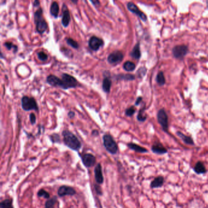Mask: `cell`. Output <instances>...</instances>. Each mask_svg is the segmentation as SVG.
Listing matches in <instances>:
<instances>
[{"label": "cell", "mask_w": 208, "mask_h": 208, "mask_svg": "<svg viewBox=\"0 0 208 208\" xmlns=\"http://www.w3.org/2000/svg\"><path fill=\"white\" fill-rule=\"evenodd\" d=\"M144 110H145L144 108H142V109H141L139 110L138 115V117H137L138 120V121H139L143 122L147 119V115H145Z\"/></svg>", "instance_id": "f546056e"}, {"label": "cell", "mask_w": 208, "mask_h": 208, "mask_svg": "<svg viewBox=\"0 0 208 208\" xmlns=\"http://www.w3.org/2000/svg\"><path fill=\"white\" fill-rule=\"evenodd\" d=\"M90 2L96 8H97L98 6H99V5H100V2H99V1H97H97H90Z\"/></svg>", "instance_id": "f35d334b"}, {"label": "cell", "mask_w": 208, "mask_h": 208, "mask_svg": "<svg viewBox=\"0 0 208 208\" xmlns=\"http://www.w3.org/2000/svg\"><path fill=\"white\" fill-rule=\"evenodd\" d=\"M38 59L42 61H45L48 59V55L43 51H40L37 54Z\"/></svg>", "instance_id": "836d02e7"}, {"label": "cell", "mask_w": 208, "mask_h": 208, "mask_svg": "<svg viewBox=\"0 0 208 208\" xmlns=\"http://www.w3.org/2000/svg\"><path fill=\"white\" fill-rule=\"evenodd\" d=\"M112 86V81L108 77L104 78L102 83V89L103 90L107 93H109Z\"/></svg>", "instance_id": "603a6c76"}, {"label": "cell", "mask_w": 208, "mask_h": 208, "mask_svg": "<svg viewBox=\"0 0 208 208\" xmlns=\"http://www.w3.org/2000/svg\"><path fill=\"white\" fill-rule=\"evenodd\" d=\"M30 122L31 123V125H34L36 124V115L34 113H31L30 114Z\"/></svg>", "instance_id": "8d00e7d4"}, {"label": "cell", "mask_w": 208, "mask_h": 208, "mask_svg": "<svg viewBox=\"0 0 208 208\" xmlns=\"http://www.w3.org/2000/svg\"><path fill=\"white\" fill-rule=\"evenodd\" d=\"M124 58V55L120 51H115L111 53L108 57V62L111 65L119 64Z\"/></svg>", "instance_id": "ba28073f"}, {"label": "cell", "mask_w": 208, "mask_h": 208, "mask_svg": "<svg viewBox=\"0 0 208 208\" xmlns=\"http://www.w3.org/2000/svg\"><path fill=\"white\" fill-rule=\"evenodd\" d=\"M50 140L53 143L60 142V136L58 134H53L50 136Z\"/></svg>", "instance_id": "e575fe53"}, {"label": "cell", "mask_w": 208, "mask_h": 208, "mask_svg": "<svg viewBox=\"0 0 208 208\" xmlns=\"http://www.w3.org/2000/svg\"><path fill=\"white\" fill-rule=\"evenodd\" d=\"M50 14L54 17L55 19H57L59 16V6L58 3L56 1L52 2L50 6Z\"/></svg>", "instance_id": "d6986e66"}, {"label": "cell", "mask_w": 208, "mask_h": 208, "mask_svg": "<svg viewBox=\"0 0 208 208\" xmlns=\"http://www.w3.org/2000/svg\"><path fill=\"white\" fill-rule=\"evenodd\" d=\"M95 190H96L98 195H102V190H101V188H100L99 184H95Z\"/></svg>", "instance_id": "74e56055"}, {"label": "cell", "mask_w": 208, "mask_h": 208, "mask_svg": "<svg viewBox=\"0 0 208 208\" xmlns=\"http://www.w3.org/2000/svg\"><path fill=\"white\" fill-rule=\"evenodd\" d=\"M207 7H208V1H207Z\"/></svg>", "instance_id": "f6af8a7d"}, {"label": "cell", "mask_w": 208, "mask_h": 208, "mask_svg": "<svg viewBox=\"0 0 208 208\" xmlns=\"http://www.w3.org/2000/svg\"><path fill=\"white\" fill-rule=\"evenodd\" d=\"M62 25L64 28H67L69 25L71 17L70 11L65 4H63L62 8Z\"/></svg>", "instance_id": "7c38bea8"}, {"label": "cell", "mask_w": 208, "mask_h": 208, "mask_svg": "<svg viewBox=\"0 0 208 208\" xmlns=\"http://www.w3.org/2000/svg\"><path fill=\"white\" fill-rule=\"evenodd\" d=\"M127 146L128 147L129 149L137 152V153H147L148 150L144 147H142L140 146L139 145L134 143H128L127 144Z\"/></svg>", "instance_id": "ffe728a7"}, {"label": "cell", "mask_w": 208, "mask_h": 208, "mask_svg": "<svg viewBox=\"0 0 208 208\" xmlns=\"http://www.w3.org/2000/svg\"><path fill=\"white\" fill-rule=\"evenodd\" d=\"M47 82L51 86L58 87L60 88L62 87V79H60L55 75H50L49 76H48L47 78Z\"/></svg>", "instance_id": "9a60e30c"}, {"label": "cell", "mask_w": 208, "mask_h": 208, "mask_svg": "<svg viewBox=\"0 0 208 208\" xmlns=\"http://www.w3.org/2000/svg\"><path fill=\"white\" fill-rule=\"evenodd\" d=\"M38 197H44V198L50 199V195L48 192H47L45 190L42 188L38 192Z\"/></svg>", "instance_id": "1f68e13d"}, {"label": "cell", "mask_w": 208, "mask_h": 208, "mask_svg": "<svg viewBox=\"0 0 208 208\" xmlns=\"http://www.w3.org/2000/svg\"><path fill=\"white\" fill-rule=\"evenodd\" d=\"M123 69L125 70L126 71L128 72H131L134 71L135 69H136V65L135 64H134L131 61H126L123 64Z\"/></svg>", "instance_id": "d4e9b609"}, {"label": "cell", "mask_w": 208, "mask_h": 208, "mask_svg": "<svg viewBox=\"0 0 208 208\" xmlns=\"http://www.w3.org/2000/svg\"><path fill=\"white\" fill-rule=\"evenodd\" d=\"M103 145L106 149L112 155H115L119 151L117 143L110 134H104L103 137Z\"/></svg>", "instance_id": "3957f363"}, {"label": "cell", "mask_w": 208, "mask_h": 208, "mask_svg": "<svg viewBox=\"0 0 208 208\" xmlns=\"http://www.w3.org/2000/svg\"><path fill=\"white\" fill-rule=\"evenodd\" d=\"M34 23L36 24V29L40 34H43L48 30V24L43 17V10L41 8L35 11L34 14Z\"/></svg>", "instance_id": "7a4b0ae2"}, {"label": "cell", "mask_w": 208, "mask_h": 208, "mask_svg": "<svg viewBox=\"0 0 208 208\" xmlns=\"http://www.w3.org/2000/svg\"><path fill=\"white\" fill-rule=\"evenodd\" d=\"M115 79L117 80L132 81L135 79V76L131 74H119L115 75Z\"/></svg>", "instance_id": "cb8c5ba5"}, {"label": "cell", "mask_w": 208, "mask_h": 208, "mask_svg": "<svg viewBox=\"0 0 208 208\" xmlns=\"http://www.w3.org/2000/svg\"><path fill=\"white\" fill-rule=\"evenodd\" d=\"M61 79L62 81L61 89L64 90L69 89L70 88H75L78 87L79 84L78 81L75 77L67 73H63L62 75Z\"/></svg>", "instance_id": "277c9868"}, {"label": "cell", "mask_w": 208, "mask_h": 208, "mask_svg": "<svg viewBox=\"0 0 208 208\" xmlns=\"http://www.w3.org/2000/svg\"><path fill=\"white\" fill-rule=\"evenodd\" d=\"M194 171L198 175L205 174L207 172V170L205 166L204 163L201 161H198L196 163L194 168Z\"/></svg>", "instance_id": "ac0fdd59"}, {"label": "cell", "mask_w": 208, "mask_h": 208, "mask_svg": "<svg viewBox=\"0 0 208 208\" xmlns=\"http://www.w3.org/2000/svg\"><path fill=\"white\" fill-rule=\"evenodd\" d=\"M21 107L25 111H30L31 110H34L36 112H39V107L36 100L33 97H29L28 96H24L21 98Z\"/></svg>", "instance_id": "5b68a950"}, {"label": "cell", "mask_w": 208, "mask_h": 208, "mask_svg": "<svg viewBox=\"0 0 208 208\" xmlns=\"http://www.w3.org/2000/svg\"><path fill=\"white\" fill-rule=\"evenodd\" d=\"M62 135L64 144L69 149L74 151H78L81 148L82 144L81 142L71 131L67 129L64 130L62 132Z\"/></svg>", "instance_id": "6da1fadb"}, {"label": "cell", "mask_w": 208, "mask_h": 208, "mask_svg": "<svg viewBox=\"0 0 208 208\" xmlns=\"http://www.w3.org/2000/svg\"><path fill=\"white\" fill-rule=\"evenodd\" d=\"M4 45L8 49V50H11L12 48H14V53H17V51H18V47H17V45H14L12 42H5L4 43Z\"/></svg>", "instance_id": "4dcf8cb0"}, {"label": "cell", "mask_w": 208, "mask_h": 208, "mask_svg": "<svg viewBox=\"0 0 208 208\" xmlns=\"http://www.w3.org/2000/svg\"><path fill=\"white\" fill-rule=\"evenodd\" d=\"M39 6L40 2L39 1L36 0V1H34L33 2V6H34V8H36V7H39Z\"/></svg>", "instance_id": "b9f144b4"}, {"label": "cell", "mask_w": 208, "mask_h": 208, "mask_svg": "<svg viewBox=\"0 0 208 208\" xmlns=\"http://www.w3.org/2000/svg\"><path fill=\"white\" fill-rule=\"evenodd\" d=\"M72 2L73 3H77V1H72Z\"/></svg>", "instance_id": "ee69618b"}, {"label": "cell", "mask_w": 208, "mask_h": 208, "mask_svg": "<svg viewBox=\"0 0 208 208\" xmlns=\"http://www.w3.org/2000/svg\"><path fill=\"white\" fill-rule=\"evenodd\" d=\"M75 114L73 111H70L68 113V116L70 119H73L75 117Z\"/></svg>", "instance_id": "ab89813d"}, {"label": "cell", "mask_w": 208, "mask_h": 208, "mask_svg": "<svg viewBox=\"0 0 208 208\" xmlns=\"http://www.w3.org/2000/svg\"><path fill=\"white\" fill-rule=\"evenodd\" d=\"M136 112V108L134 106H131L125 110V114L128 117L132 116Z\"/></svg>", "instance_id": "d6a6232c"}, {"label": "cell", "mask_w": 208, "mask_h": 208, "mask_svg": "<svg viewBox=\"0 0 208 208\" xmlns=\"http://www.w3.org/2000/svg\"><path fill=\"white\" fill-rule=\"evenodd\" d=\"M146 71H147V69L144 67H141L139 69V70L138 71V76L140 77V78H142L146 73Z\"/></svg>", "instance_id": "d590c367"}, {"label": "cell", "mask_w": 208, "mask_h": 208, "mask_svg": "<svg viewBox=\"0 0 208 208\" xmlns=\"http://www.w3.org/2000/svg\"><path fill=\"white\" fill-rule=\"evenodd\" d=\"M157 117L158 123L162 128V129L166 132H167L169 129V119L167 114L164 109H161L159 110Z\"/></svg>", "instance_id": "8992f818"}, {"label": "cell", "mask_w": 208, "mask_h": 208, "mask_svg": "<svg viewBox=\"0 0 208 208\" xmlns=\"http://www.w3.org/2000/svg\"><path fill=\"white\" fill-rule=\"evenodd\" d=\"M95 178L97 184H102L104 182V177L102 171V167L100 164H98L94 170Z\"/></svg>", "instance_id": "5bb4252c"}, {"label": "cell", "mask_w": 208, "mask_h": 208, "mask_svg": "<svg viewBox=\"0 0 208 208\" xmlns=\"http://www.w3.org/2000/svg\"><path fill=\"white\" fill-rule=\"evenodd\" d=\"M98 131L97 130H93L92 131V135L93 136H98Z\"/></svg>", "instance_id": "7bdbcfd3"}, {"label": "cell", "mask_w": 208, "mask_h": 208, "mask_svg": "<svg viewBox=\"0 0 208 208\" xmlns=\"http://www.w3.org/2000/svg\"><path fill=\"white\" fill-rule=\"evenodd\" d=\"M81 158L84 166L87 168L92 167L96 164L97 162L95 156L90 153L84 154L82 156H81Z\"/></svg>", "instance_id": "8fae6325"}, {"label": "cell", "mask_w": 208, "mask_h": 208, "mask_svg": "<svg viewBox=\"0 0 208 208\" xmlns=\"http://www.w3.org/2000/svg\"><path fill=\"white\" fill-rule=\"evenodd\" d=\"M164 183V178L162 176H158L151 181L150 184V188H159L163 186Z\"/></svg>", "instance_id": "e0dca14e"}, {"label": "cell", "mask_w": 208, "mask_h": 208, "mask_svg": "<svg viewBox=\"0 0 208 208\" xmlns=\"http://www.w3.org/2000/svg\"><path fill=\"white\" fill-rule=\"evenodd\" d=\"M58 201V198L56 197L48 199L45 203V208H53L54 205Z\"/></svg>", "instance_id": "83f0119b"}, {"label": "cell", "mask_w": 208, "mask_h": 208, "mask_svg": "<svg viewBox=\"0 0 208 208\" xmlns=\"http://www.w3.org/2000/svg\"><path fill=\"white\" fill-rule=\"evenodd\" d=\"M177 134L179 138H180L181 139H182V140L187 145H194V140L190 136H186L184 134L182 133L180 131H177Z\"/></svg>", "instance_id": "44dd1931"}, {"label": "cell", "mask_w": 208, "mask_h": 208, "mask_svg": "<svg viewBox=\"0 0 208 208\" xmlns=\"http://www.w3.org/2000/svg\"><path fill=\"white\" fill-rule=\"evenodd\" d=\"M103 45L104 41L95 36L91 37L89 40V47L90 49L94 51H98L101 47L103 46Z\"/></svg>", "instance_id": "30bf717a"}, {"label": "cell", "mask_w": 208, "mask_h": 208, "mask_svg": "<svg viewBox=\"0 0 208 208\" xmlns=\"http://www.w3.org/2000/svg\"><path fill=\"white\" fill-rule=\"evenodd\" d=\"M156 81H157V83L160 86H164L165 84L166 78H165L164 73L162 71H160L158 73L157 76H156Z\"/></svg>", "instance_id": "484cf974"}, {"label": "cell", "mask_w": 208, "mask_h": 208, "mask_svg": "<svg viewBox=\"0 0 208 208\" xmlns=\"http://www.w3.org/2000/svg\"><path fill=\"white\" fill-rule=\"evenodd\" d=\"M126 7L130 12H131L132 13H133V14H136V15H138L142 21H145L147 20V15L143 12L140 11L138 8V7L134 3L128 2L126 4Z\"/></svg>", "instance_id": "9c48e42d"}, {"label": "cell", "mask_w": 208, "mask_h": 208, "mask_svg": "<svg viewBox=\"0 0 208 208\" xmlns=\"http://www.w3.org/2000/svg\"><path fill=\"white\" fill-rule=\"evenodd\" d=\"M188 47L186 45H181L175 47L172 50V53L173 56L175 58L178 59H183L188 54Z\"/></svg>", "instance_id": "52a82bcc"}, {"label": "cell", "mask_w": 208, "mask_h": 208, "mask_svg": "<svg viewBox=\"0 0 208 208\" xmlns=\"http://www.w3.org/2000/svg\"><path fill=\"white\" fill-rule=\"evenodd\" d=\"M1 208H14L12 199H6L1 202Z\"/></svg>", "instance_id": "4316f807"}, {"label": "cell", "mask_w": 208, "mask_h": 208, "mask_svg": "<svg viewBox=\"0 0 208 208\" xmlns=\"http://www.w3.org/2000/svg\"><path fill=\"white\" fill-rule=\"evenodd\" d=\"M76 193V190L73 188L69 186H62L58 190V194L60 197H65L67 195L72 196L75 195Z\"/></svg>", "instance_id": "4fadbf2b"}, {"label": "cell", "mask_w": 208, "mask_h": 208, "mask_svg": "<svg viewBox=\"0 0 208 208\" xmlns=\"http://www.w3.org/2000/svg\"><path fill=\"white\" fill-rule=\"evenodd\" d=\"M130 56L134 59L139 60L141 57V52L140 49V43H138L130 53Z\"/></svg>", "instance_id": "7402d4cb"}, {"label": "cell", "mask_w": 208, "mask_h": 208, "mask_svg": "<svg viewBox=\"0 0 208 208\" xmlns=\"http://www.w3.org/2000/svg\"><path fill=\"white\" fill-rule=\"evenodd\" d=\"M66 42L70 47H71L72 48H73L76 50H77L79 48L78 43L76 41H75V40L71 39V38H67L66 39Z\"/></svg>", "instance_id": "f1b7e54d"}, {"label": "cell", "mask_w": 208, "mask_h": 208, "mask_svg": "<svg viewBox=\"0 0 208 208\" xmlns=\"http://www.w3.org/2000/svg\"><path fill=\"white\" fill-rule=\"evenodd\" d=\"M151 151L153 153L156 154V155H162L166 154L168 152L167 149H166L165 147H164L160 143H157L153 144L151 147Z\"/></svg>", "instance_id": "2e32d148"}, {"label": "cell", "mask_w": 208, "mask_h": 208, "mask_svg": "<svg viewBox=\"0 0 208 208\" xmlns=\"http://www.w3.org/2000/svg\"><path fill=\"white\" fill-rule=\"evenodd\" d=\"M142 101V98L141 97H138V98H137V99H136V103H135L136 106H138L139 104L141 103Z\"/></svg>", "instance_id": "60d3db41"}]
</instances>
